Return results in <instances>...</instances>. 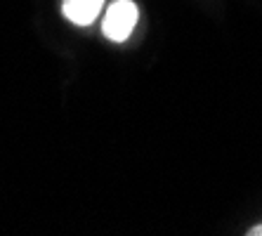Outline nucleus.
<instances>
[{"label": "nucleus", "instance_id": "nucleus-1", "mask_svg": "<svg viewBox=\"0 0 262 236\" xmlns=\"http://www.w3.org/2000/svg\"><path fill=\"white\" fill-rule=\"evenodd\" d=\"M137 17H140V10L133 0H116L114 5L109 7V12L104 17V36L111 38L114 42H123L125 38L133 33L135 24H137Z\"/></svg>", "mask_w": 262, "mask_h": 236}, {"label": "nucleus", "instance_id": "nucleus-3", "mask_svg": "<svg viewBox=\"0 0 262 236\" xmlns=\"http://www.w3.org/2000/svg\"><path fill=\"white\" fill-rule=\"evenodd\" d=\"M248 236H262V222L260 224H255V227H250L248 231H246Z\"/></svg>", "mask_w": 262, "mask_h": 236}, {"label": "nucleus", "instance_id": "nucleus-2", "mask_svg": "<svg viewBox=\"0 0 262 236\" xmlns=\"http://www.w3.org/2000/svg\"><path fill=\"white\" fill-rule=\"evenodd\" d=\"M102 5H104V0H64L61 10H64V17L69 22L85 26L97 19V14L102 12Z\"/></svg>", "mask_w": 262, "mask_h": 236}]
</instances>
